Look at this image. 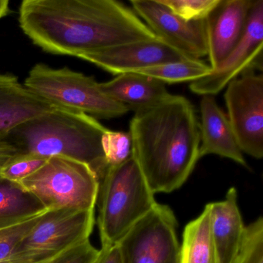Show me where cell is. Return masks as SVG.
Segmentation results:
<instances>
[{
	"instance_id": "6da1fadb",
	"label": "cell",
	"mask_w": 263,
	"mask_h": 263,
	"mask_svg": "<svg viewBox=\"0 0 263 263\" xmlns=\"http://www.w3.org/2000/svg\"><path fill=\"white\" fill-rule=\"evenodd\" d=\"M19 22L44 51L76 58L158 39L132 9L115 0H24Z\"/></svg>"
},
{
	"instance_id": "4fadbf2b",
	"label": "cell",
	"mask_w": 263,
	"mask_h": 263,
	"mask_svg": "<svg viewBox=\"0 0 263 263\" xmlns=\"http://www.w3.org/2000/svg\"><path fill=\"white\" fill-rule=\"evenodd\" d=\"M254 0H220L205 19L208 56L216 70L244 33Z\"/></svg>"
},
{
	"instance_id": "e0dca14e",
	"label": "cell",
	"mask_w": 263,
	"mask_h": 263,
	"mask_svg": "<svg viewBox=\"0 0 263 263\" xmlns=\"http://www.w3.org/2000/svg\"><path fill=\"white\" fill-rule=\"evenodd\" d=\"M100 87L107 96L135 111L155 105L171 95L164 83L137 73L118 75L101 83Z\"/></svg>"
},
{
	"instance_id": "603a6c76",
	"label": "cell",
	"mask_w": 263,
	"mask_h": 263,
	"mask_svg": "<svg viewBox=\"0 0 263 263\" xmlns=\"http://www.w3.org/2000/svg\"><path fill=\"white\" fill-rule=\"evenodd\" d=\"M102 147L108 167L118 165L132 156L130 134L107 129L102 137Z\"/></svg>"
},
{
	"instance_id": "4316f807",
	"label": "cell",
	"mask_w": 263,
	"mask_h": 263,
	"mask_svg": "<svg viewBox=\"0 0 263 263\" xmlns=\"http://www.w3.org/2000/svg\"><path fill=\"white\" fill-rule=\"evenodd\" d=\"M93 263H121L118 245L101 247L99 255Z\"/></svg>"
},
{
	"instance_id": "5b68a950",
	"label": "cell",
	"mask_w": 263,
	"mask_h": 263,
	"mask_svg": "<svg viewBox=\"0 0 263 263\" xmlns=\"http://www.w3.org/2000/svg\"><path fill=\"white\" fill-rule=\"evenodd\" d=\"M24 86L57 107L82 112L95 119H114L130 110L104 93L95 78L67 67L53 69L36 64L30 70Z\"/></svg>"
},
{
	"instance_id": "d6986e66",
	"label": "cell",
	"mask_w": 263,
	"mask_h": 263,
	"mask_svg": "<svg viewBox=\"0 0 263 263\" xmlns=\"http://www.w3.org/2000/svg\"><path fill=\"white\" fill-rule=\"evenodd\" d=\"M180 263H216L211 233L210 208L184 228L180 246Z\"/></svg>"
},
{
	"instance_id": "8fae6325",
	"label": "cell",
	"mask_w": 263,
	"mask_h": 263,
	"mask_svg": "<svg viewBox=\"0 0 263 263\" xmlns=\"http://www.w3.org/2000/svg\"><path fill=\"white\" fill-rule=\"evenodd\" d=\"M132 10L154 34L190 59L208 56L205 20L185 21L160 0H132Z\"/></svg>"
},
{
	"instance_id": "ba28073f",
	"label": "cell",
	"mask_w": 263,
	"mask_h": 263,
	"mask_svg": "<svg viewBox=\"0 0 263 263\" xmlns=\"http://www.w3.org/2000/svg\"><path fill=\"white\" fill-rule=\"evenodd\" d=\"M176 218L158 204L117 243L121 263H180Z\"/></svg>"
},
{
	"instance_id": "7402d4cb",
	"label": "cell",
	"mask_w": 263,
	"mask_h": 263,
	"mask_svg": "<svg viewBox=\"0 0 263 263\" xmlns=\"http://www.w3.org/2000/svg\"><path fill=\"white\" fill-rule=\"evenodd\" d=\"M174 14L185 21H204L220 0H160Z\"/></svg>"
},
{
	"instance_id": "ffe728a7",
	"label": "cell",
	"mask_w": 263,
	"mask_h": 263,
	"mask_svg": "<svg viewBox=\"0 0 263 263\" xmlns=\"http://www.w3.org/2000/svg\"><path fill=\"white\" fill-rule=\"evenodd\" d=\"M212 69L201 60L187 59L179 62L156 66L137 72L164 84L193 82L210 74Z\"/></svg>"
},
{
	"instance_id": "277c9868",
	"label": "cell",
	"mask_w": 263,
	"mask_h": 263,
	"mask_svg": "<svg viewBox=\"0 0 263 263\" xmlns=\"http://www.w3.org/2000/svg\"><path fill=\"white\" fill-rule=\"evenodd\" d=\"M132 156L110 166L99 181L98 218L101 247L116 245L158 202Z\"/></svg>"
},
{
	"instance_id": "8992f818",
	"label": "cell",
	"mask_w": 263,
	"mask_h": 263,
	"mask_svg": "<svg viewBox=\"0 0 263 263\" xmlns=\"http://www.w3.org/2000/svg\"><path fill=\"white\" fill-rule=\"evenodd\" d=\"M19 184L47 210H95L99 191V179L87 164L62 156L50 157Z\"/></svg>"
},
{
	"instance_id": "484cf974",
	"label": "cell",
	"mask_w": 263,
	"mask_h": 263,
	"mask_svg": "<svg viewBox=\"0 0 263 263\" xmlns=\"http://www.w3.org/2000/svg\"><path fill=\"white\" fill-rule=\"evenodd\" d=\"M99 253V249L88 239L70 248L47 263H93Z\"/></svg>"
},
{
	"instance_id": "cb8c5ba5",
	"label": "cell",
	"mask_w": 263,
	"mask_h": 263,
	"mask_svg": "<svg viewBox=\"0 0 263 263\" xmlns=\"http://www.w3.org/2000/svg\"><path fill=\"white\" fill-rule=\"evenodd\" d=\"M48 159L49 158L33 154H19L4 166L0 177L19 183L21 180L39 170Z\"/></svg>"
},
{
	"instance_id": "52a82bcc",
	"label": "cell",
	"mask_w": 263,
	"mask_h": 263,
	"mask_svg": "<svg viewBox=\"0 0 263 263\" xmlns=\"http://www.w3.org/2000/svg\"><path fill=\"white\" fill-rule=\"evenodd\" d=\"M95 223V210H47L19 241L13 251L11 263H47L88 240Z\"/></svg>"
},
{
	"instance_id": "9c48e42d",
	"label": "cell",
	"mask_w": 263,
	"mask_h": 263,
	"mask_svg": "<svg viewBox=\"0 0 263 263\" xmlns=\"http://www.w3.org/2000/svg\"><path fill=\"white\" fill-rule=\"evenodd\" d=\"M224 95L227 117L242 153L263 157V77L248 70L232 80Z\"/></svg>"
},
{
	"instance_id": "44dd1931",
	"label": "cell",
	"mask_w": 263,
	"mask_h": 263,
	"mask_svg": "<svg viewBox=\"0 0 263 263\" xmlns=\"http://www.w3.org/2000/svg\"><path fill=\"white\" fill-rule=\"evenodd\" d=\"M232 263H263V218L246 226L241 246Z\"/></svg>"
},
{
	"instance_id": "5bb4252c",
	"label": "cell",
	"mask_w": 263,
	"mask_h": 263,
	"mask_svg": "<svg viewBox=\"0 0 263 263\" xmlns=\"http://www.w3.org/2000/svg\"><path fill=\"white\" fill-rule=\"evenodd\" d=\"M200 111L199 159L205 155H218L248 167L227 115L217 104L214 96H202Z\"/></svg>"
},
{
	"instance_id": "3957f363",
	"label": "cell",
	"mask_w": 263,
	"mask_h": 263,
	"mask_svg": "<svg viewBox=\"0 0 263 263\" xmlns=\"http://www.w3.org/2000/svg\"><path fill=\"white\" fill-rule=\"evenodd\" d=\"M107 130L86 114L56 107L20 124L5 139L20 154L62 156L85 163L100 181L108 168L102 147Z\"/></svg>"
},
{
	"instance_id": "9a60e30c",
	"label": "cell",
	"mask_w": 263,
	"mask_h": 263,
	"mask_svg": "<svg viewBox=\"0 0 263 263\" xmlns=\"http://www.w3.org/2000/svg\"><path fill=\"white\" fill-rule=\"evenodd\" d=\"M56 107L32 93L14 75L0 72V139L22 123Z\"/></svg>"
},
{
	"instance_id": "ac0fdd59",
	"label": "cell",
	"mask_w": 263,
	"mask_h": 263,
	"mask_svg": "<svg viewBox=\"0 0 263 263\" xmlns=\"http://www.w3.org/2000/svg\"><path fill=\"white\" fill-rule=\"evenodd\" d=\"M47 211L38 198L19 183L0 178V230L17 226Z\"/></svg>"
},
{
	"instance_id": "7a4b0ae2",
	"label": "cell",
	"mask_w": 263,
	"mask_h": 263,
	"mask_svg": "<svg viewBox=\"0 0 263 263\" xmlns=\"http://www.w3.org/2000/svg\"><path fill=\"white\" fill-rule=\"evenodd\" d=\"M129 134L132 156L154 194L179 189L199 160V122L185 97L170 95L135 111Z\"/></svg>"
},
{
	"instance_id": "f1b7e54d",
	"label": "cell",
	"mask_w": 263,
	"mask_h": 263,
	"mask_svg": "<svg viewBox=\"0 0 263 263\" xmlns=\"http://www.w3.org/2000/svg\"><path fill=\"white\" fill-rule=\"evenodd\" d=\"M10 13L9 0H0V20L7 16Z\"/></svg>"
},
{
	"instance_id": "30bf717a",
	"label": "cell",
	"mask_w": 263,
	"mask_h": 263,
	"mask_svg": "<svg viewBox=\"0 0 263 263\" xmlns=\"http://www.w3.org/2000/svg\"><path fill=\"white\" fill-rule=\"evenodd\" d=\"M263 0H254L244 33L216 70L191 83L196 95H218L232 80L248 70H262Z\"/></svg>"
},
{
	"instance_id": "7c38bea8",
	"label": "cell",
	"mask_w": 263,
	"mask_h": 263,
	"mask_svg": "<svg viewBox=\"0 0 263 263\" xmlns=\"http://www.w3.org/2000/svg\"><path fill=\"white\" fill-rule=\"evenodd\" d=\"M78 58L88 61L117 76L190 59L159 39L121 44L86 53Z\"/></svg>"
},
{
	"instance_id": "d4e9b609",
	"label": "cell",
	"mask_w": 263,
	"mask_h": 263,
	"mask_svg": "<svg viewBox=\"0 0 263 263\" xmlns=\"http://www.w3.org/2000/svg\"><path fill=\"white\" fill-rule=\"evenodd\" d=\"M41 215L17 226L0 230V263H11L15 248L19 241L34 227Z\"/></svg>"
},
{
	"instance_id": "2e32d148",
	"label": "cell",
	"mask_w": 263,
	"mask_h": 263,
	"mask_svg": "<svg viewBox=\"0 0 263 263\" xmlns=\"http://www.w3.org/2000/svg\"><path fill=\"white\" fill-rule=\"evenodd\" d=\"M209 204L216 263H232L241 246L246 228L238 205L236 189L231 187L223 201Z\"/></svg>"
},
{
	"instance_id": "83f0119b",
	"label": "cell",
	"mask_w": 263,
	"mask_h": 263,
	"mask_svg": "<svg viewBox=\"0 0 263 263\" xmlns=\"http://www.w3.org/2000/svg\"><path fill=\"white\" fill-rule=\"evenodd\" d=\"M16 147L7 139H0V173L4 166L19 155ZM1 178V177H0Z\"/></svg>"
}]
</instances>
